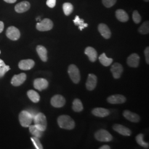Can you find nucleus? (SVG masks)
Instances as JSON below:
<instances>
[{
  "mask_svg": "<svg viewBox=\"0 0 149 149\" xmlns=\"http://www.w3.org/2000/svg\"><path fill=\"white\" fill-rule=\"evenodd\" d=\"M145 2H149V0H144Z\"/></svg>",
  "mask_w": 149,
  "mask_h": 149,
  "instance_id": "79ce46f5",
  "label": "nucleus"
},
{
  "mask_svg": "<svg viewBox=\"0 0 149 149\" xmlns=\"http://www.w3.org/2000/svg\"><path fill=\"white\" fill-rule=\"evenodd\" d=\"M140 57L138 54L133 53L131 54L127 59V64L131 68H137L139 65Z\"/></svg>",
  "mask_w": 149,
  "mask_h": 149,
  "instance_id": "f3484780",
  "label": "nucleus"
},
{
  "mask_svg": "<svg viewBox=\"0 0 149 149\" xmlns=\"http://www.w3.org/2000/svg\"><path fill=\"white\" fill-rule=\"evenodd\" d=\"M35 125L40 130L44 132L47 127V121L45 116L42 113H38L33 118Z\"/></svg>",
  "mask_w": 149,
  "mask_h": 149,
  "instance_id": "f03ea898",
  "label": "nucleus"
},
{
  "mask_svg": "<svg viewBox=\"0 0 149 149\" xmlns=\"http://www.w3.org/2000/svg\"><path fill=\"white\" fill-rule=\"evenodd\" d=\"M58 123L59 127L62 129L72 130L75 127L74 120L67 115H62L58 118Z\"/></svg>",
  "mask_w": 149,
  "mask_h": 149,
  "instance_id": "f257e3e1",
  "label": "nucleus"
},
{
  "mask_svg": "<svg viewBox=\"0 0 149 149\" xmlns=\"http://www.w3.org/2000/svg\"><path fill=\"white\" fill-rule=\"evenodd\" d=\"M6 36L10 39L16 41L20 38L21 33L18 28L14 26H11L7 28L6 31Z\"/></svg>",
  "mask_w": 149,
  "mask_h": 149,
  "instance_id": "0eeeda50",
  "label": "nucleus"
},
{
  "mask_svg": "<svg viewBox=\"0 0 149 149\" xmlns=\"http://www.w3.org/2000/svg\"><path fill=\"white\" fill-rule=\"evenodd\" d=\"M29 127L30 133L32 134L34 136L37 137L38 138H40L43 136L44 132L39 129L35 125H30Z\"/></svg>",
  "mask_w": 149,
  "mask_h": 149,
  "instance_id": "b1692460",
  "label": "nucleus"
},
{
  "mask_svg": "<svg viewBox=\"0 0 149 149\" xmlns=\"http://www.w3.org/2000/svg\"><path fill=\"white\" fill-rule=\"evenodd\" d=\"M136 141L137 143L145 149L149 148V143L144 141V135L143 134H139L136 136Z\"/></svg>",
  "mask_w": 149,
  "mask_h": 149,
  "instance_id": "c85d7f7f",
  "label": "nucleus"
},
{
  "mask_svg": "<svg viewBox=\"0 0 149 149\" xmlns=\"http://www.w3.org/2000/svg\"><path fill=\"white\" fill-rule=\"evenodd\" d=\"M117 2V0H102L103 5L107 8H110L114 5Z\"/></svg>",
  "mask_w": 149,
  "mask_h": 149,
  "instance_id": "72a5a7b5",
  "label": "nucleus"
},
{
  "mask_svg": "<svg viewBox=\"0 0 149 149\" xmlns=\"http://www.w3.org/2000/svg\"><path fill=\"white\" fill-rule=\"evenodd\" d=\"M10 69L9 66L5 65L0 68V77L3 76V75L5 74Z\"/></svg>",
  "mask_w": 149,
  "mask_h": 149,
  "instance_id": "f704fd0d",
  "label": "nucleus"
},
{
  "mask_svg": "<svg viewBox=\"0 0 149 149\" xmlns=\"http://www.w3.org/2000/svg\"><path fill=\"white\" fill-rule=\"evenodd\" d=\"M35 65L34 61L31 59H27L21 60L18 64L20 69L22 70H29L32 69Z\"/></svg>",
  "mask_w": 149,
  "mask_h": 149,
  "instance_id": "a211bd4d",
  "label": "nucleus"
},
{
  "mask_svg": "<svg viewBox=\"0 0 149 149\" xmlns=\"http://www.w3.org/2000/svg\"><path fill=\"white\" fill-rule=\"evenodd\" d=\"M47 5L50 8H54L56 5V0H47Z\"/></svg>",
  "mask_w": 149,
  "mask_h": 149,
  "instance_id": "c9c22d12",
  "label": "nucleus"
},
{
  "mask_svg": "<svg viewBox=\"0 0 149 149\" xmlns=\"http://www.w3.org/2000/svg\"><path fill=\"white\" fill-rule=\"evenodd\" d=\"M0 54H1V51H0Z\"/></svg>",
  "mask_w": 149,
  "mask_h": 149,
  "instance_id": "37998d69",
  "label": "nucleus"
},
{
  "mask_svg": "<svg viewBox=\"0 0 149 149\" xmlns=\"http://www.w3.org/2000/svg\"><path fill=\"white\" fill-rule=\"evenodd\" d=\"M5 63L3 62V61L1 59H0V68H2V66H5Z\"/></svg>",
  "mask_w": 149,
  "mask_h": 149,
  "instance_id": "a19ab883",
  "label": "nucleus"
},
{
  "mask_svg": "<svg viewBox=\"0 0 149 149\" xmlns=\"http://www.w3.org/2000/svg\"><path fill=\"white\" fill-rule=\"evenodd\" d=\"M85 54L88 57L90 61L93 63L96 61L97 59V52L96 50L92 47H88L86 48Z\"/></svg>",
  "mask_w": 149,
  "mask_h": 149,
  "instance_id": "412c9836",
  "label": "nucleus"
},
{
  "mask_svg": "<svg viewBox=\"0 0 149 149\" xmlns=\"http://www.w3.org/2000/svg\"><path fill=\"white\" fill-rule=\"evenodd\" d=\"M31 7V4L29 2L24 1H22L15 6V10L16 12L18 13H22L25 12H27L29 10Z\"/></svg>",
  "mask_w": 149,
  "mask_h": 149,
  "instance_id": "4468645a",
  "label": "nucleus"
},
{
  "mask_svg": "<svg viewBox=\"0 0 149 149\" xmlns=\"http://www.w3.org/2000/svg\"><path fill=\"white\" fill-rule=\"evenodd\" d=\"M92 113L96 117L103 118L109 116L110 111L104 108H96L92 110Z\"/></svg>",
  "mask_w": 149,
  "mask_h": 149,
  "instance_id": "aec40b11",
  "label": "nucleus"
},
{
  "mask_svg": "<svg viewBox=\"0 0 149 149\" xmlns=\"http://www.w3.org/2000/svg\"><path fill=\"white\" fill-rule=\"evenodd\" d=\"M123 116L132 122L138 123L140 120V118L139 115L128 110H125L123 112Z\"/></svg>",
  "mask_w": 149,
  "mask_h": 149,
  "instance_id": "6ab92c4d",
  "label": "nucleus"
},
{
  "mask_svg": "<svg viewBox=\"0 0 149 149\" xmlns=\"http://www.w3.org/2000/svg\"><path fill=\"white\" fill-rule=\"evenodd\" d=\"M100 63L104 66H109L112 64L113 59L108 58L105 53L102 54L99 57Z\"/></svg>",
  "mask_w": 149,
  "mask_h": 149,
  "instance_id": "393cba45",
  "label": "nucleus"
},
{
  "mask_svg": "<svg viewBox=\"0 0 149 149\" xmlns=\"http://www.w3.org/2000/svg\"><path fill=\"white\" fill-rule=\"evenodd\" d=\"M34 88L39 91H42L47 88L49 85L48 81L44 79H37L34 81Z\"/></svg>",
  "mask_w": 149,
  "mask_h": 149,
  "instance_id": "ddd939ff",
  "label": "nucleus"
},
{
  "mask_svg": "<svg viewBox=\"0 0 149 149\" xmlns=\"http://www.w3.org/2000/svg\"><path fill=\"white\" fill-rule=\"evenodd\" d=\"M113 128L114 130L124 136H130L132 134L131 130L129 128H127L125 126H123L120 124H114L113 127Z\"/></svg>",
  "mask_w": 149,
  "mask_h": 149,
  "instance_id": "dca6fc26",
  "label": "nucleus"
},
{
  "mask_svg": "<svg viewBox=\"0 0 149 149\" xmlns=\"http://www.w3.org/2000/svg\"><path fill=\"white\" fill-rule=\"evenodd\" d=\"M144 54H145V59H146V62L148 64H149V48L147 47L145 49L144 51Z\"/></svg>",
  "mask_w": 149,
  "mask_h": 149,
  "instance_id": "e433bc0d",
  "label": "nucleus"
},
{
  "mask_svg": "<svg viewBox=\"0 0 149 149\" xmlns=\"http://www.w3.org/2000/svg\"><path fill=\"white\" fill-rule=\"evenodd\" d=\"M98 30L104 38L108 39L111 37V30L106 24L104 23L100 24L98 27Z\"/></svg>",
  "mask_w": 149,
  "mask_h": 149,
  "instance_id": "2eb2a0df",
  "label": "nucleus"
},
{
  "mask_svg": "<svg viewBox=\"0 0 149 149\" xmlns=\"http://www.w3.org/2000/svg\"><path fill=\"white\" fill-rule=\"evenodd\" d=\"M19 120L22 126L27 128L31 125L33 118L27 111H23L19 115Z\"/></svg>",
  "mask_w": 149,
  "mask_h": 149,
  "instance_id": "7ed1b4c3",
  "label": "nucleus"
},
{
  "mask_svg": "<svg viewBox=\"0 0 149 149\" xmlns=\"http://www.w3.org/2000/svg\"><path fill=\"white\" fill-rule=\"evenodd\" d=\"M116 16L118 20L122 22H126L129 20V16L127 13L122 9H119L116 11Z\"/></svg>",
  "mask_w": 149,
  "mask_h": 149,
  "instance_id": "5701e85b",
  "label": "nucleus"
},
{
  "mask_svg": "<svg viewBox=\"0 0 149 149\" xmlns=\"http://www.w3.org/2000/svg\"><path fill=\"white\" fill-rule=\"evenodd\" d=\"M72 109L74 110V111L76 112H81L84 109L82 103L79 99H74L72 103Z\"/></svg>",
  "mask_w": 149,
  "mask_h": 149,
  "instance_id": "cd10ccee",
  "label": "nucleus"
},
{
  "mask_svg": "<svg viewBox=\"0 0 149 149\" xmlns=\"http://www.w3.org/2000/svg\"><path fill=\"white\" fill-rule=\"evenodd\" d=\"M73 22L76 26H79V28L80 31H82L83 29L85 28L88 26V24L85 23L84 20L82 19H81L79 16H76Z\"/></svg>",
  "mask_w": 149,
  "mask_h": 149,
  "instance_id": "bb28decb",
  "label": "nucleus"
},
{
  "mask_svg": "<svg viewBox=\"0 0 149 149\" xmlns=\"http://www.w3.org/2000/svg\"><path fill=\"white\" fill-rule=\"evenodd\" d=\"M138 31L142 34H146L149 33V21L144 22L141 26L139 28Z\"/></svg>",
  "mask_w": 149,
  "mask_h": 149,
  "instance_id": "7c9ffc66",
  "label": "nucleus"
},
{
  "mask_svg": "<svg viewBox=\"0 0 149 149\" xmlns=\"http://www.w3.org/2000/svg\"><path fill=\"white\" fill-rule=\"evenodd\" d=\"M27 96L34 103H38L40 101V96L36 91L29 90L27 92Z\"/></svg>",
  "mask_w": 149,
  "mask_h": 149,
  "instance_id": "a878e982",
  "label": "nucleus"
},
{
  "mask_svg": "<svg viewBox=\"0 0 149 149\" xmlns=\"http://www.w3.org/2000/svg\"><path fill=\"white\" fill-rule=\"evenodd\" d=\"M111 149V148H110V146H108V145H103V146H101V148H100V149Z\"/></svg>",
  "mask_w": 149,
  "mask_h": 149,
  "instance_id": "ea45409f",
  "label": "nucleus"
},
{
  "mask_svg": "<svg viewBox=\"0 0 149 149\" xmlns=\"http://www.w3.org/2000/svg\"><path fill=\"white\" fill-rule=\"evenodd\" d=\"M63 8L64 13L66 16H69L70 15L72 12L74 10L72 5L69 2L64 3L63 6Z\"/></svg>",
  "mask_w": 149,
  "mask_h": 149,
  "instance_id": "c756f323",
  "label": "nucleus"
},
{
  "mask_svg": "<svg viewBox=\"0 0 149 149\" xmlns=\"http://www.w3.org/2000/svg\"><path fill=\"white\" fill-rule=\"evenodd\" d=\"M27 79V75L24 73L15 75L11 80V84L15 86H19L23 84Z\"/></svg>",
  "mask_w": 149,
  "mask_h": 149,
  "instance_id": "f8f14e48",
  "label": "nucleus"
},
{
  "mask_svg": "<svg viewBox=\"0 0 149 149\" xmlns=\"http://www.w3.org/2000/svg\"><path fill=\"white\" fill-rule=\"evenodd\" d=\"M66 100L64 97L60 95H56L51 99V104L55 108H61L65 104Z\"/></svg>",
  "mask_w": 149,
  "mask_h": 149,
  "instance_id": "6e6552de",
  "label": "nucleus"
},
{
  "mask_svg": "<svg viewBox=\"0 0 149 149\" xmlns=\"http://www.w3.org/2000/svg\"><path fill=\"white\" fill-rule=\"evenodd\" d=\"M53 28V23L52 20L45 18L42 21L38 22L36 25V28L39 31L45 32L51 30Z\"/></svg>",
  "mask_w": 149,
  "mask_h": 149,
  "instance_id": "423d86ee",
  "label": "nucleus"
},
{
  "mask_svg": "<svg viewBox=\"0 0 149 149\" xmlns=\"http://www.w3.org/2000/svg\"><path fill=\"white\" fill-rule=\"evenodd\" d=\"M4 29V23L2 21H0V33H2Z\"/></svg>",
  "mask_w": 149,
  "mask_h": 149,
  "instance_id": "4c0bfd02",
  "label": "nucleus"
},
{
  "mask_svg": "<svg viewBox=\"0 0 149 149\" xmlns=\"http://www.w3.org/2000/svg\"><path fill=\"white\" fill-rule=\"evenodd\" d=\"M36 50L40 59L44 62H46L48 60V56H47L48 52H47V49L42 45H38L37 47L36 48Z\"/></svg>",
  "mask_w": 149,
  "mask_h": 149,
  "instance_id": "4be33fe9",
  "label": "nucleus"
},
{
  "mask_svg": "<svg viewBox=\"0 0 149 149\" xmlns=\"http://www.w3.org/2000/svg\"><path fill=\"white\" fill-rule=\"evenodd\" d=\"M113 77L116 79H119L123 72V67L121 64L116 63L112 66L111 69Z\"/></svg>",
  "mask_w": 149,
  "mask_h": 149,
  "instance_id": "1a4fd4ad",
  "label": "nucleus"
},
{
  "mask_svg": "<svg viewBox=\"0 0 149 149\" xmlns=\"http://www.w3.org/2000/svg\"><path fill=\"white\" fill-rule=\"evenodd\" d=\"M97 83V77L94 74H89L86 84V88L88 90H93L96 88Z\"/></svg>",
  "mask_w": 149,
  "mask_h": 149,
  "instance_id": "9d476101",
  "label": "nucleus"
},
{
  "mask_svg": "<svg viewBox=\"0 0 149 149\" xmlns=\"http://www.w3.org/2000/svg\"><path fill=\"white\" fill-rule=\"evenodd\" d=\"M95 137L97 140L102 142H109L113 140L112 135L104 129L97 131L95 134Z\"/></svg>",
  "mask_w": 149,
  "mask_h": 149,
  "instance_id": "39448f33",
  "label": "nucleus"
},
{
  "mask_svg": "<svg viewBox=\"0 0 149 149\" xmlns=\"http://www.w3.org/2000/svg\"><path fill=\"white\" fill-rule=\"evenodd\" d=\"M31 140H32L33 144L34 145V146H35L36 149H43V146H42V145L41 144V143L40 142V140H39V138L34 136V137H32L31 138Z\"/></svg>",
  "mask_w": 149,
  "mask_h": 149,
  "instance_id": "2f4dec72",
  "label": "nucleus"
},
{
  "mask_svg": "<svg viewBox=\"0 0 149 149\" xmlns=\"http://www.w3.org/2000/svg\"><path fill=\"white\" fill-rule=\"evenodd\" d=\"M3 1L8 3H15L17 1V0H3Z\"/></svg>",
  "mask_w": 149,
  "mask_h": 149,
  "instance_id": "58836bf2",
  "label": "nucleus"
},
{
  "mask_svg": "<svg viewBox=\"0 0 149 149\" xmlns=\"http://www.w3.org/2000/svg\"><path fill=\"white\" fill-rule=\"evenodd\" d=\"M132 17H133V21L136 24H138L141 21V16L140 15V14L139 13L138 11L135 10V11H134Z\"/></svg>",
  "mask_w": 149,
  "mask_h": 149,
  "instance_id": "473e14b6",
  "label": "nucleus"
},
{
  "mask_svg": "<svg viewBox=\"0 0 149 149\" xmlns=\"http://www.w3.org/2000/svg\"><path fill=\"white\" fill-rule=\"evenodd\" d=\"M68 74L72 81L74 84H78L81 79L80 71L78 68L74 64L70 65L68 68Z\"/></svg>",
  "mask_w": 149,
  "mask_h": 149,
  "instance_id": "20e7f679",
  "label": "nucleus"
},
{
  "mask_svg": "<svg viewBox=\"0 0 149 149\" xmlns=\"http://www.w3.org/2000/svg\"><path fill=\"white\" fill-rule=\"evenodd\" d=\"M107 100L111 104H122L126 101V98L122 95H114L108 97Z\"/></svg>",
  "mask_w": 149,
  "mask_h": 149,
  "instance_id": "9b49d317",
  "label": "nucleus"
}]
</instances>
